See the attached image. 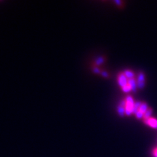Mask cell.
<instances>
[{
	"label": "cell",
	"mask_w": 157,
	"mask_h": 157,
	"mask_svg": "<svg viewBox=\"0 0 157 157\" xmlns=\"http://www.w3.org/2000/svg\"><path fill=\"white\" fill-rule=\"evenodd\" d=\"M148 109H149V108H148L147 105L145 103H142L141 106H140V109H139V111H141V113H143V114H145L146 113V111L148 110Z\"/></svg>",
	"instance_id": "cell-6"
},
{
	"label": "cell",
	"mask_w": 157,
	"mask_h": 157,
	"mask_svg": "<svg viewBox=\"0 0 157 157\" xmlns=\"http://www.w3.org/2000/svg\"><path fill=\"white\" fill-rule=\"evenodd\" d=\"M124 75H125V76L128 79H131V78H134V73L132 71L126 70L124 72Z\"/></svg>",
	"instance_id": "cell-5"
},
{
	"label": "cell",
	"mask_w": 157,
	"mask_h": 157,
	"mask_svg": "<svg viewBox=\"0 0 157 157\" xmlns=\"http://www.w3.org/2000/svg\"><path fill=\"white\" fill-rule=\"evenodd\" d=\"M152 109H150V108H149L148 109V110L146 111L145 113L144 114V116H143V117H144V119H149L150 118V116L151 115V114H152ZM144 119V120H145Z\"/></svg>",
	"instance_id": "cell-8"
},
{
	"label": "cell",
	"mask_w": 157,
	"mask_h": 157,
	"mask_svg": "<svg viewBox=\"0 0 157 157\" xmlns=\"http://www.w3.org/2000/svg\"><path fill=\"white\" fill-rule=\"evenodd\" d=\"M128 83L130 85V86L132 88V90L134 92L136 91V87H138L137 85V81L134 78H131V79H128Z\"/></svg>",
	"instance_id": "cell-4"
},
{
	"label": "cell",
	"mask_w": 157,
	"mask_h": 157,
	"mask_svg": "<svg viewBox=\"0 0 157 157\" xmlns=\"http://www.w3.org/2000/svg\"><path fill=\"white\" fill-rule=\"evenodd\" d=\"M122 90H123L124 92H129L131 91L132 90V88H131V87L130 86V85L128 83L126 85V86H124V87H122Z\"/></svg>",
	"instance_id": "cell-9"
},
{
	"label": "cell",
	"mask_w": 157,
	"mask_h": 157,
	"mask_svg": "<svg viewBox=\"0 0 157 157\" xmlns=\"http://www.w3.org/2000/svg\"><path fill=\"white\" fill-rule=\"evenodd\" d=\"M104 58H103V57H99V58H98V59H96V65H100V64H101L102 63H103V62H104Z\"/></svg>",
	"instance_id": "cell-11"
},
{
	"label": "cell",
	"mask_w": 157,
	"mask_h": 157,
	"mask_svg": "<svg viewBox=\"0 0 157 157\" xmlns=\"http://www.w3.org/2000/svg\"><path fill=\"white\" fill-rule=\"evenodd\" d=\"M101 74L102 75L103 77H108V73L107 72H106V71H102V72L101 73Z\"/></svg>",
	"instance_id": "cell-14"
},
{
	"label": "cell",
	"mask_w": 157,
	"mask_h": 157,
	"mask_svg": "<svg viewBox=\"0 0 157 157\" xmlns=\"http://www.w3.org/2000/svg\"><path fill=\"white\" fill-rule=\"evenodd\" d=\"M153 154L154 155V156L157 157V147L153 150Z\"/></svg>",
	"instance_id": "cell-15"
},
{
	"label": "cell",
	"mask_w": 157,
	"mask_h": 157,
	"mask_svg": "<svg viewBox=\"0 0 157 157\" xmlns=\"http://www.w3.org/2000/svg\"><path fill=\"white\" fill-rule=\"evenodd\" d=\"M144 122L146 124L150 126L152 128H157V120L154 118H151L150 117L149 119H145Z\"/></svg>",
	"instance_id": "cell-3"
},
{
	"label": "cell",
	"mask_w": 157,
	"mask_h": 157,
	"mask_svg": "<svg viewBox=\"0 0 157 157\" xmlns=\"http://www.w3.org/2000/svg\"><path fill=\"white\" fill-rule=\"evenodd\" d=\"M126 104L125 106V113L127 115H130L132 113H133L135 103L132 97L130 96H127L126 98Z\"/></svg>",
	"instance_id": "cell-1"
},
{
	"label": "cell",
	"mask_w": 157,
	"mask_h": 157,
	"mask_svg": "<svg viewBox=\"0 0 157 157\" xmlns=\"http://www.w3.org/2000/svg\"><path fill=\"white\" fill-rule=\"evenodd\" d=\"M128 79L126 78L124 73H121L118 76V83L122 88L128 84Z\"/></svg>",
	"instance_id": "cell-2"
},
{
	"label": "cell",
	"mask_w": 157,
	"mask_h": 157,
	"mask_svg": "<svg viewBox=\"0 0 157 157\" xmlns=\"http://www.w3.org/2000/svg\"><path fill=\"white\" fill-rule=\"evenodd\" d=\"M117 111H118L119 115L122 117V116H124V113H125V108H124V107L121 106H119L118 108H117Z\"/></svg>",
	"instance_id": "cell-7"
},
{
	"label": "cell",
	"mask_w": 157,
	"mask_h": 157,
	"mask_svg": "<svg viewBox=\"0 0 157 157\" xmlns=\"http://www.w3.org/2000/svg\"><path fill=\"white\" fill-rule=\"evenodd\" d=\"M94 72L96 73H101L98 67H95L94 69Z\"/></svg>",
	"instance_id": "cell-13"
},
{
	"label": "cell",
	"mask_w": 157,
	"mask_h": 157,
	"mask_svg": "<svg viewBox=\"0 0 157 157\" xmlns=\"http://www.w3.org/2000/svg\"><path fill=\"white\" fill-rule=\"evenodd\" d=\"M137 82H145V75L143 73H140L138 77Z\"/></svg>",
	"instance_id": "cell-10"
},
{
	"label": "cell",
	"mask_w": 157,
	"mask_h": 157,
	"mask_svg": "<svg viewBox=\"0 0 157 157\" xmlns=\"http://www.w3.org/2000/svg\"><path fill=\"white\" fill-rule=\"evenodd\" d=\"M135 115H136V117L138 119H141V118L143 117V116H144V114L143 113H141V111H140L139 110L137 111L136 113L135 114Z\"/></svg>",
	"instance_id": "cell-12"
},
{
	"label": "cell",
	"mask_w": 157,
	"mask_h": 157,
	"mask_svg": "<svg viewBox=\"0 0 157 157\" xmlns=\"http://www.w3.org/2000/svg\"><path fill=\"white\" fill-rule=\"evenodd\" d=\"M115 3H117V4L118 5H121V3H122V2H120V1H115Z\"/></svg>",
	"instance_id": "cell-16"
}]
</instances>
